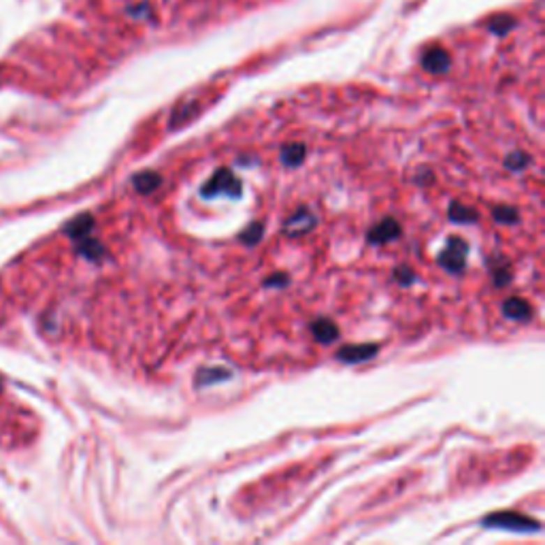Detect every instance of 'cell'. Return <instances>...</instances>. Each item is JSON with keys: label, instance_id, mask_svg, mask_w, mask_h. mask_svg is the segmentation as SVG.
I'll list each match as a JSON object with an SVG mask.
<instances>
[{"label": "cell", "instance_id": "1", "mask_svg": "<svg viewBox=\"0 0 545 545\" xmlns=\"http://www.w3.org/2000/svg\"><path fill=\"white\" fill-rule=\"evenodd\" d=\"M486 526L492 528H502V530H516V532H537L541 528V524L528 516H522L518 512H502V514H494L488 516L484 520Z\"/></svg>", "mask_w": 545, "mask_h": 545}, {"label": "cell", "instance_id": "2", "mask_svg": "<svg viewBox=\"0 0 545 545\" xmlns=\"http://www.w3.org/2000/svg\"><path fill=\"white\" fill-rule=\"evenodd\" d=\"M200 194L207 196V198L218 196V194H226V196L237 198L241 194V181H239V177H234V173L230 169H220V171L214 173L211 179L202 186Z\"/></svg>", "mask_w": 545, "mask_h": 545}, {"label": "cell", "instance_id": "3", "mask_svg": "<svg viewBox=\"0 0 545 545\" xmlns=\"http://www.w3.org/2000/svg\"><path fill=\"white\" fill-rule=\"evenodd\" d=\"M467 254H469V245H467V241L465 239H460V237H451L449 241H447V247L441 251V256H439V264L445 269V271H449V273H460L465 269V264H467Z\"/></svg>", "mask_w": 545, "mask_h": 545}, {"label": "cell", "instance_id": "4", "mask_svg": "<svg viewBox=\"0 0 545 545\" xmlns=\"http://www.w3.org/2000/svg\"><path fill=\"white\" fill-rule=\"evenodd\" d=\"M398 237H401V226L392 218L382 220L380 224L368 230V241L375 243V245H386V243H390V241H394Z\"/></svg>", "mask_w": 545, "mask_h": 545}, {"label": "cell", "instance_id": "5", "mask_svg": "<svg viewBox=\"0 0 545 545\" xmlns=\"http://www.w3.org/2000/svg\"><path fill=\"white\" fill-rule=\"evenodd\" d=\"M377 352H380V348L373 345V343H366V345H345L337 352V358L345 364H356V362H366L371 360Z\"/></svg>", "mask_w": 545, "mask_h": 545}, {"label": "cell", "instance_id": "6", "mask_svg": "<svg viewBox=\"0 0 545 545\" xmlns=\"http://www.w3.org/2000/svg\"><path fill=\"white\" fill-rule=\"evenodd\" d=\"M313 226H315V218L307 211V209H301V211H297L285 222L283 232L290 237H301V234H307Z\"/></svg>", "mask_w": 545, "mask_h": 545}, {"label": "cell", "instance_id": "7", "mask_svg": "<svg viewBox=\"0 0 545 545\" xmlns=\"http://www.w3.org/2000/svg\"><path fill=\"white\" fill-rule=\"evenodd\" d=\"M311 332H313V337L322 343H332V341L339 339V328L332 320H315L311 324Z\"/></svg>", "mask_w": 545, "mask_h": 545}, {"label": "cell", "instance_id": "8", "mask_svg": "<svg viewBox=\"0 0 545 545\" xmlns=\"http://www.w3.org/2000/svg\"><path fill=\"white\" fill-rule=\"evenodd\" d=\"M502 313L512 320H528L532 311H530V305L524 299L514 297V299H507L505 303H502Z\"/></svg>", "mask_w": 545, "mask_h": 545}, {"label": "cell", "instance_id": "9", "mask_svg": "<svg viewBox=\"0 0 545 545\" xmlns=\"http://www.w3.org/2000/svg\"><path fill=\"white\" fill-rule=\"evenodd\" d=\"M160 184H162V177L154 171H143L133 179V186L139 194H151L160 188Z\"/></svg>", "mask_w": 545, "mask_h": 545}, {"label": "cell", "instance_id": "10", "mask_svg": "<svg viewBox=\"0 0 545 545\" xmlns=\"http://www.w3.org/2000/svg\"><path fill=\"white\" fill-rule=\"evenodd\" d=\"M449 220L456 222V224H475L479 220V214L475 211V209H471V207L454 202L449 207Z\"/></svg>", "mask_w": 545, "mask_h": 545}, {"label": "cell", "instance_id": "11", "mask_svg": "<svg viewBox=\"0 0 545 545\" xmlns=\"http://www.w3.org/2000/svg\"><path fill=\"white\" fill-rule=\"evenodd\" d=\"M305 160V145L303 143H290L281 149V162L288 166H299Z\"/></svg>", "mask_w": 545, "mask_h": 545}, {"label": "cell", "instance_id": "12", "mask_svg": "<svg viewBox=\"0 0 545 545\" xmlns=\"http://www.w3.org/2000/svg\"><path fill=\"white\" fill-rule=\"evenodd\" d=\"M92 226H94V222H92V216H79L77 220H73L70 224H68V228H66V232L73 237V239H83V237H88V232L92 230Z\"/></svg>", "mask_w": 545, "mask_h": 545}, {"label": "cell", "instance_id": "13", "mask_svg": "<svg viewBox=\"0 0 545 545\" xmlns=\"http://www.w3.org/2000/svg\"><path fill=\"white\" fill-rule=\"evenodd\" d=\"M79 251L86 258H90V260H98L100 256H103V245L98 243V241H94V239H88V237H83V239H79Z\"/></svg>", "mask_w": 545, "mask_h": 545}, {"label": "cell", "instance_id": "14", "mask_svg": "<svg viewBox=\"0 0 545 545\" xmlns=\"http://www.w3.org/2000/svg\"><path fill=\"white\" fill-rule=\"evenodd\" d=\"M230 377V373L228 371H222V368H204V371H200L198 373V377H196V384L198 386H207V384H211V382H222V380H228Z\"/></svg>", "mask_w": 545, "mask_h": 545}, {"label": "cell", "instance_id": "15", "mask_svg": "<svg viewBox=\"0 0 545 545\" xmlns=\"http://www.w3.org/2000/svg\"><path fill=\"white\" fill-rule=\"evenodd\" d=\"M262 232H264V224L262 222H251L243 232H241V241L245 243V245H256L260 239H262Z\"/></svg>", "mask_w": 545, "mask_h": 545}, {"label": "cell", "instance_id": "16", "mask_svg": "<svg viewBox=\"0 0 545 545\" xmlns=\"http://www.w3.org/2000/svg\"><path fill=\"white\" fill-rule=\"evenodd\" d=\"M492 218L498 224H516L520 216H518V211L514 207H496L492 211Z\"/></svg>", "mask_w": 545, "mask_h": 545}, {"label": "cell", "instance_id": "17", "mask_svg": "<svg viewBox=\"0 0 545 545\" xmlns=\"http://www.w3.org/2000/svg\"><path fill=\"white\" fill-rule=\"evenodd\" d=\"M528 162H530V158L526 154H522V151H514V154H509L505 158V166H507V169H512V171H522Z\"/></svg>", "mask_w": 545, "mask_h": 545}, {"label": "cell", "instance_id": "18", "mask_svg": "<svg viewBox=\"0 0 545 545\" xmlns=\"http://www.w3.org/2000/svg\"><path fill=\"white\" fill-rule=\"evenodd\" d=\"M394 277H396L398 281H403V283L413 281V273H411V269H407V267H398V269L394 271Z\"/></svg>", "mask_w": 545, "mask_h": 545}, {"label": "cell", "instance_id": "19", "mask_svg": "<svg viewBox=\"0 0 545 545\" xmlns=\"http://www.w3.org/2000/svg\"><path fill=\"white\" fill-rule=\"evenodd\" d=\"M267 285H285L288 283V277L285 275H273L264 281Z\"/></svg>", "mask_w": 545, "mask_h": 545}]
</instances>
